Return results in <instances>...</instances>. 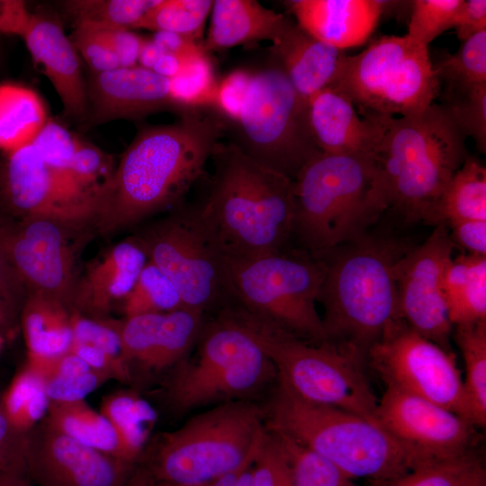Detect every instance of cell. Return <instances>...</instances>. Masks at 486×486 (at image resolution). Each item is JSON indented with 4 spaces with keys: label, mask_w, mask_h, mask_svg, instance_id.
<instances>
[{
    "label": "cell",
    "mask_w": 486,
    "mask_h": 486,
    "mask_svg": "<svg viewBox=\"0 0 486 486\" xmlns=\"http://www.w3.org/2000/svg\"><path fill=\"white\" fill-rule=\"evenodd\" d=\"M80 228L51 218H29L11 223L1 234L11 262L29 292L42 294L70 310L76 284L72 229Z\"/></svg>",
    "instance_id": "obj_18"
},
{
    "label": "cell",
    "mask_w": 486,
    "mask_h": 486,
    "mask_svg": "<svg viewBox=\"0 0 486 486\" xmlns=\"http://www.w3.org/2000/svg\"><path fill=\"white\" fill-rule=\"evenodd\" d=\"M453 243L470 254L486 256V220H454L445 224Z\"/></svg>",
    "instance_id": "obj_54"
},
{
    "label": "cell",
    "mask_w": 486,
    "mask_h": 486,
    "mask_svg": "<svg viewBox=\"0 0 486 486\" xmlns=\"http://www.w3.org/2000/svg\"><path fill=\"white\" fill-rule=\"evenodd\" d=\"M224 258L232 304L302 340L326 341L316 309L326 273L320 256L288 247Z\"/></svg>",
    "instance_id": "obj_6"
},
{
    "label": "cell",
    "mask_w": 486,
    "mask_h": 486,
    "mask_svg": "<svg viewBox=\"0 0 486 486\" xmlns=\"http://www.w3.org/2000/svg\"><path fill=\"white\" fill-rule=\"evenodd\" d=\"M217 86L207 54L187 60L180 73L169 79L171 96L183 110L212 106Z\"/></svg>",
    "instance_id": "obj_42"
},
{
    "label": "cell",
    "mask_w": 486,
    "mask_h": 486,
    "mask_svg": "<svg viewBox=\"0 0 486 486\" xmlns=\"http://www.w3.org/2000/svg\"><path fill=\"white\" fill-rule=\"evenodd\" d=\"M266 427L321 456L348 477L380 482L426 464L377 420L304 400L277 382Z\"/></svg>",
    "instance_id": "obj_5"
},
{
    "label": "cell",
    "mask_w": 486,
    "mask_h": 486,
    "mask_svg": "<svg viewBox=\"0 0 486 486\" xmlns=\"http://www.w3.org/2000/svg\"><path fill=\"white\" fill-rule=\"evenodd\" d=\"M285 4L305 32L341 50L364 44L383 14L379 0H292Z\"/></svg>",
    "instance_id": "obj_24"
},
{
    "label": "cell",
    "mask_w": 486,
    "mask_h": 486,
    "mask_svg": "<svg viewBox=\"0 0 486 486\" xmlns=\"http://www.w3.org/2000/svg\"><path fill=\"white\" fill-rule=\"evenodd\" d=\"M79 139L67 127L50 118L32 145L52 170L76 185L70 176V164Z\"/></svg>",
    "instance_id": "obj_47"
},
{
    "label": "cell",
    "mask_w": 486,
    "mask_h": 486,
    "mask_svg": "<svg viewBox=\"0 0 486 486\" xmlns=\"http://www.w3.org/2000/svg\"><path fill=\"white\" fill-rule=\"evenodd\" d=\"M210 14L202 43L206 54L254 41L273 42L287 18L255 0H215Z\"/></svg>",
    "instance_id": "obj_26"
},
{
    "label": "cell",
    "mask_w": 486,
    "mask_h": 486,
    "mask_svg": "<svg viewBox=\"0 0 486 486\" xmlns=\"http://www.w3.org/2000/svg\"><path fill=\"white\" fill-rule=\"evenodd\" d=\"M50 120L39 94L14 82L0 84V150L12 153L31 145Z\"/></svg>",
    "instance_id": "obj_29"
},
{
    "label": "cell",
    "mask_w": 486,
    "mask_h": 486,
    "mask_svg": "<svg viewBox=\"0 0 486 486\" xmlns=\"http://www.w3.org/2000/svg\"><path fill=\"white\" fill-rule=\"evenodd\" d=\"M371 486H486V468L473 450L461 455L434 460L408 472Z\"/></svg>",
    "instance_id": "obj_33"
},
{
    "label": "cell",
    "mask_w": 486,
    "mask_h": 486,
    "mask_svg": "<svg viewBox=\"0 0 486 486\" xmlns=\"http://www.w3.org/2000/svg\"><path fill=\"white\" fill-rule=\"evenodd\" d=\"M436 76L447 86V94L486 83V31L462 42L453 55L433 66Z\"/></svg>",
    "instance_id": "obj_39"
},
{
    "label": "cell",
    "mask_w": 486,
    "mask_h": 486,
    "mask_svg": "<svg viewBox=\"0 0 486 486\" xmlns=\"http://www.w3.org/2000/svg\"><path fill=\"white\" fill-rule=\"evenodd\" d=\"M49 406L42 381L27 366L14 380L1 405L10 421L24 433L45 418Z\"/></svg>",
    "instance_id": "obj_40"
},
{
    "label": "cell",
    "mask_w": 486,
    "mask_h": 486,
    "mask_svg": "<svg viewBox=\"0 0 486 486\" xmlns=\"http://www.w3.org/2000/svg\"><path fill=\"white\" fill-rule=\"evenodd\" d=\"M90 29L94 30L110 47L116 56L120 67L130 68L138 65L139 55L145 40L143 37L133 32L130 29Z\"/></svg>",
    "instance_id": "obj_53"
},
{
    "label": "cell",
    "mask_w": 486,
    "mask_h": 486,
    "mask_svg": "<svg viewBox=\"0 0 486 486\" xmlns=\"http://www.w3.org/2000/svg\"><path fill=\"white\" fill-rule=\"evenodd\" d=\"M177 290L184 308L206 313L232 304L225 258L197 206L179 207L135 236Z\"/></svg>",
    "instance_id": "obj_13"
},
{
    "label": "cell",
    "mask_w": 486,
    "mask_h": 486,
    "mask_svg": "<svg viewBox=\"0 0 486 486\" xmlns=\"http://www.w3.org/2000/svg\"><path fill=\"white\" fill-rule=\"evenodd\" d=\"M31 15L24 1L0 0V33L22 37Z\"/></svg>",
    "instance_id": "obj_56"
},
{
    "label": "cell",
    "mask_w": 486,
    "mask_h": 486,
    "mask_svg": "<svg viewBox=\"0 0 486 486\" xmlns=\"http://www.w3.org/2000/svg\"><path fill=\"white\" fill-rule=\"evenodd\" d=\"M204 315L187 308L166 312L147 371L159 372L185 358L200 337Z\"/></svg>",
    "instance_id": "obj_36"
},
{
    "label": "cell",
    "mask_w": 486,
    "mask_h": 486,
    "mask_svg": "<svg viewBox=\"0 0 486 486\" xmlns=\"http://www.w3.org/2000/svg\"><path fill=\"white\" fill-rule=\"evenodd\" d=\"M374 156L320 152L292 181V239L317 255L363 236Z\"/></svg>",
    "instance_id": "obj_9"
},
{
    "label": "cell",
    "mask_w": 486,
    "mask_h": 486,
    "mask_svg": "<svg viewBox=\"0 0 486 486\" xmlns=\"http://www.w3.org/2000/svg\"><path fill=\"white\" fill-rule=\"evenodd\" d=\"M0 486H33L27 475L0 476Z\"/></svg>",
    "instance_id": "obj_60"
},
{
    "label": "cell",
    "mask_w": 486,
    "mask_h": 486,
    "mask_svg": "<svg viewBox=\"0 0 486 486\" xmlns=\"http://www.w3.org/2000/svg\"><path fill=\"white\" fill-rule=\"evenodd\" d=\"M272 43L273 59L304 103L334 83L346 57L344 50L315 39L289 17Z\"/></svg>",
    "instance_id": "obj_25"
},
{
    "label": "cell",
    "mask_w": 486,
    "mask_h": 486,
    "mask_svg": "<svg viewBox=\"0 0 486 486\" xmlns=\"http://www.w3.org/2000/svg\"><path fill=\"white\" fill-rule=\"evenodd\" d=\"M26 433L19 430L0 405V476L27 475Z\"/></svg>",
    "instance_id": "obj_50"
},
{
    "label": "cell",
    "mask_w": 486,
    "mask_h": 486,
    "mask_svg": "<svg viewBox=\"0 0 486 486\" xmlns=\"http://www.w3.org/2000/svg\"><path fill=\"white\" fill-rule=\"evenodd\" d=\"M108 380L105 374L91 370L82 374L41 381L50 401L69 402L84 400Z\"/></svg>",
    "instance_id": "obj_52"
},
{
    "label": "cell",
    "mask_w": 486,
    "mask_h": 486,
    "mask_svg": "<svg viewBox=\"0 0 486 486\" xmlns=\"http://www.w3.org/2000/svg\"><path fill=\"white\" fill-rule=\"evenodd\" d=\"M22 38L34 64L58 95L64 116L86 121L87 90L80 57L58 17L47 11L32 13Z\"/></svg>",
    "instance_id": "obj_21"
},
{
    "label": "cell",
    "mask_w": 486,
    "mask_h": 486,
    "mask_svg": "<svg viewBox=\"0 0 486 486\" xmlns=\"http://www.w3.org/2000/svg\"><path fill=\"white\" fill-rule=\"evenodd\" d=\"M392 240L365 238L317 254L326 266L318 302L326 341L367 364V354L385 329L400 320L395 266L407 251Z\"/></svg>",
    "instance_id": "obj_4"
},
{
    "label": "cell",
    "mask_w": 486,
    "mask_h": 486,
    "mask_svg": "<svg viewBox=\"0 0 486 486\" xmlns=\"http://www.w3.org/2000/svg\"><path fill=\"white\" fill-rule=\"evenodd\" d=\"M445 105L462 133L473 140L478 149L486 150V83L448 93Z\"/></svg>",
    "instance_id": "obj_43"
},
{
    "label": "cell",
    "mask_w": 486,
    "mask_h": 486,
    "mask_svg": "<svg viewBox=\"0 0 486 486\" xmlns=\"http://www.w3.org/2000/svg\"><path fill=\"white\" fill-rule=\"evenodd\" d=\"M230 129L236 135L232 141L244 152L292 181L320 153L309 130L306 103L274 60L265 68L248 71Z\"/></svg>",
    "instance_id": "obj_12"
},
{
    "label": "cell",
    "mask_w": 486,
    "mask_h": 486,
    "mask_svg": "<svg viewBox=\"0 0 486 486\" xmlns=\"http://www.w3.org/2000/svg\"><path fill=\"white\" fill-rule=\"evenodd\" d=\"M170 124L141 128L104 189L92 221L110 234L177 205L202 176L228 123L212 106L184 110Z\"/></svg>",
    "instance_id": "obj_1"
},
{
    "label": "cell",
    "mask_w": 486,
    "mask_h": 486,
    "mask_svg": "<svg viewBox=\"0 0 486 486\" xmlns=\"http://www.w3.org/2000/svg\"><path fill=\"white\" fill-rule=\"evenodd\" d=\"M70 324L73 341L94 346L112 358L127 364L122 356V322L88 317L76 311H70Z\"/></svg>",
    "instance_id": "obj_49"
},
{
    "label": "cell",
    "mask_w": 486,
    "mask_h": 486,
    "mask_svg": "<svg viewBox=\"0 0 486 486\" xmlns=\"http://www.w3.org/2000/svg\"><path fill=\"white\" fill-rule=\"evenodd\" d=\"M367 366L386 387L426 399L473 425L454 354L415 332L401 319L369 349Z\"/></svg>",
    "instance_id": "obj_14"
},
{
    "label": "cell",
    "mask_w": 486,
    "mask_h": 486,
    "mask_svg": "<svg viewBox=\"0 0 486 486\" xmlns=\"http://www.w3.org/2000/svg\"><path fill=\"white\" fill-rule=\"evenodd\" d=\"M29 290L0 241V336L14 338L21 328Z\"/></svg>",
    "instance_id": "obj_45"
},
{
    "label": "cell",
    "mask_w": 486,
    "mask_h": 486,
    "mask_svg": "<svg viewBox=\"0 0 486 486\" xmlns=\"http://www.w3.org/2000/svg\"><path fill=\"white\" fill-rule=\"evenodd\" d=\"M251 486H294L288 459L266 428L251 465Z\"/></svg>",
    "instance_id": "obj_48"
},
{
    "label": "cell",
    "mask_w": 486,
    "mask_h": 486,
    "mask_svg": "<svg viewBox=\"0 0 486 486\" xmlns=\"http://www.w3.org/2000/svg\"><path fill=\"white\" fill-rule=\"evenodd\" d=\"M467 157L465 136L445 104L391 118L374 155L366 225L389 208L409 221L425 222Z\"/></svg>",
    "instance_id": "obj_2"
},
{
    "label": "cell",
    "mask_w": 486,
    "mask_h": 486,
    "mask_svg": "<svg viewBox=\"0 0 486 486\" xmlns=\"http://www.w3.org/2000/svg\"><path fill=\"white\" fill-rule=\"evenodd\" d=\"M122 302L126 318L140 314L166 313L184 308L171 281L148 260Z\"/></svg>",
    "instance_id": "obj_38"
},
{
    "label": "cell",
    "mask_w": 486,
    "mask_h": 486,
    "mask_svg": "<svg viewBox=\"0 0 486 486\" xmlns=\"http://www.w3.org/2000/svg\"><path fill=\"white\" fill-rule=\"evenodd\" d=\"M87 125L114 120H141L160 112L181 109L173 100L169 79L139 65L91 73L86 83Z\"/></svg>",
    "instance_id": "obj_20"
},
{
    "label": "cell",
    "mask_w": 486,
    "mask_h": 486,
    "mask_svg": "<svg viewBox=\"0 0 486 486\" xmlns=\"http://www.w3.org/2000/svg\"><path fill=\"white\" fill-rule=\"evenodd\" d=\"M454 220H486V168L469 156L453 176L425 223L436 226Z\"/></svg>",
    "instance_id": "obj_30"
},
{
    "label": "cell",
    "mask_w": 486,
    "mask_h": 486,
    "mask_svg": "<svg viewBox=\"0 0 486 486\" xmlns=\"http://www.w3.org/2000/svg\"><path fill=\"white\" fill-rule=\"evenodd\" d=\"M69 38L91 73L105 72L120 67L114 53L94 30L76 27Z\"/></svg>",
    "instance_id": "obj_51"
},
{
    "label": "cell",
    "mask_w": 486,
    "mask_h": 486,
    "mask_svg": "<svg viewBox=\"0 0 486 486\" xmlns=\"http://www.w3.org/2000/svg\"><path fill=\"white\" fill-rule=\"evenodd\" d=\"M213 175L200 217L225 257H249L290 247L292 181L233 141L212 153Z\"/></svg>",
    "instance_id": "obj_3"
},
{
    "label": "cell",
    "mask_w": 486,
    "mask_h": 486,
    "mask_svg": "<svg viewBox=\"0 0 486 486\" xmlns=\"http://www.w3.org/2000/svg\"><path fill=\"white\" fill-rule=\"evenodd\" d=\"M225 310L270 359L277 382L296 396L375 419L378 400L366 374L367 364L355 354L328 341L302 340L237 305Z\"/></svg>",
    "instance_id": "obj_8"
},
{
    "label": "cell",
    "mask_w": 486,
    "mask_h": 486,
    "mask_svg": "<svg viewBox=\"0 0 486 486\" xmlns=\"http://www.w3.org/2000/svg\"><path fill=\"white\" fill-rule=\"evenodd\" d=\"M310 132L323 153L375 155L392 117H363L342 93L328 87L306 103Z\"/></svg>",
    "instance_id": "obj_22"
},
{
    "label": "cell",
    "mask_w": 486,
    "mask_h": 486,
    "mask_svg": "<svg viewBox=\"0 0 486 486\" xmlns=\"http://www.w3.org/2000/svg\"><path fill=\"white\" fill-rule=\"evenodd\" d=\"M42 420L49 427L86 446L124 461L114 428L85 400L69 402L50 401L47 414Z\"/></svg>",
    "instance_id": "obj_31"
},
{
    "label": "cell",
    "mask_w": 486,
    "mask_h": 486,
    "mask_svg": "<svg viewBox=\"0 0 486 486\" xmlns=\"http://www.w3.org/2000/svg\"><path fill=\"white\" fill-rule=\"evenodd\" d=\"M251 465L240 476L238 486H251Z\"/></svg>",
    "instance_id": "obj_61"
},
{
    "label": "cell",
    "mask_w": 486,
    "mask_h": 486,
    "mask_svg": "<svg viewBox=\"0 0 486 486\" xmlns=\"http://www.w3.org/2000/svg\"><path fill=\"white\" fill-rule=\"evenodd\" d=\"M428 47L403 36H383L346 55L329 86L346 95L363 117H405L434 104L439 80Z\"/></svg>",
    "instance_id": "obj_11"
},
{
    "label": "cell",
    "mask_w": 486,
    "mask_h": 486,
    "mask_svg": "<svg viewBox=\"0 0 486 486\" xmlns=\"http://www.w3.org/2000/svg\"><path fill=\"white\" fill-rule=\"evenodd\" d=\"M195 355L180 361L166 382V399L176 413L212 402L243 400L276 371L252 336L225 310L203 326Z\"/></svg>",
    "instance_id": "obj_10"
},
{
    "label": "cell",
    "mask_w": 486,
    "mask_h": 486,
    "mask_svg": "<svg viewBox=\"0 0 486 486\" xmlns=\"http://www.w3.org/2000/svg\"><path fill=\"white\" fill-rule=\"evenodd\" d=\"M148 260L135 237L116 244L76 281L70 311L104 319L130 293Z\"/></svg>",
    "instance_id": "obj_23"
},
{
    "label": "cell",
    "mask_w": 486,
    "mask_h": 486,
    "mask_svg": "<svg viewBox=\"0 0 486 486\" xmlns=\"http://www.w3.org/2000/svg\"><path fill=\"white\" fill-rule=\"evenodd\" d=\"M25 462L33 486H124L133 467L76 441L43 420L26 433Z\"/></svg>",
    "instance_id": "obj_19"
},
{
    "label": "cell",
    "mask_w": 486,
    "mask_h": 486,
    "mask_svg": "<svg viewBox=\"0 0 486 486\" xmlns=\"http://www.w3.org/2000/svg\"><path fill=\"white\" fill-rule=\"evenodd\" d=\"M158 0H67L65 15L76 27L134 29Z\"/></svg>",
    "instance_id": "obj_35"
},
{
    "label": "cell",
    "mask_w": 486,
    "mask_h": 486,
    "mask_svg": "<svg viewBox=\"0 0 486 486\" xmlns=\"http://www.w3.org/2000/svg\"><path fill=\"white\" fill-rule=\"evenodd\" d=\"M115 167L112 157L95 145L79 139L70 164V176L83 191L95 196L97 202Z\"/></svg>",
    "instance_id": "obj_46"
},
{
    "label": "cell",
    "mask_w": 486,
    "mask_h": 486,
    "mask_svg": "<svg viewBox=\"0 0 486 486\" xmlns=\"http://www.w3.org/2000/svg\"><path fill=\"white\" fill-rule=\"evenodd\" d=\"M3 476V475H2Z\"/></svg>",
    "instance_id": "obj_63"
},
{
    "label": "cell",
    "mask_w": 486,
    "mask_h": 486,
    "mask_svg": "<svg viewBox=\"0 0 486 486\" xmlns=\"http://www.w3.org/2000/svg\"><path fill=\"white\" fill-rule=\"evenodd\" d=\"M453 29L462 42L486 31V1L463 0Z\"/></svg>",
    "instance_id": "obj_55"
},
{
    "label": "cell",
    "mask_w": 486,
    "mask_h": 486,
    "mask_svg": "<svg viewBox=\"0 0 486 486\" xmlns=\"http://www.w3.org/2000/svg\"><path fill=\"white\" fill-rule=\"evenodd\" d=\"M164 486H170V485L165 484Z\"/></svg>",
    "instance_id": "obj_62"
},
{
    "label": "cell",
    "mask_w": 486,
    "mask_h": 486,
    "mask_svg": "<svg viewBox=\"0 0 486 486\" xmlns=\"http://www.w3.org/2000/svg\"><path fill=\"white\" fill-rule=\"evenodd\" d=\"M463 0L412 1L407 35L426 46L445 31L453 29Z\"/></svg>",
    "instance_id": "obj_44"
},
{
    "label": "cell",
    "mask_w": 486,
    "mask_h": 486,
    "mask_svg": "<svg viewBox=\"0 0 486 486\" xmlns=\"http://www.w3.org/2000/svg\"><path fill=\"white\" fill-rule=\"evenodd\" d=\"M453 328L454 340L464 364V392L476 428L486 425V320L458 325Z\"/></svg>",
    "instance_id": "obj_34"
},
{
    "label": "cell",
    "mask_w": 486,
    "mask_h": 486,
    "mask_svg": "<svg viewBox=\"0 0 486 486\" xmlns=\"http://www.w3.org/2000/svg\"><path fill=\"white\" fill-rule=\"evenodd\" d=\"M163 53L165 52L152 39H145L139 55L138 65L152 70Z\"/></svg>",
    "instance_id": "obj_59"
},
{
    "label": "cell",
    "mask_w": 486,
    "mask_h": 486,
    "mask_svg": "<svg viewBox=\"0 0 486 486\" xmlns=\"http://www.w3.org/2000/svg\"><path fill=\"white\" fill-rule=\"evenodd\" d=\"M444 295L453 327L486 320V256H452L443 278Z\"/></svg>",
    "instance_id": "obj_28"
},
{
    "label": "cell",
    "mask_w": 486,
    "mask_h": 486,
    "mask_svg": "<svg viewBox=\"0 0 486 486\" xmlns=\"http://www.w3.org/2000/svg\"><path fill=\"white\" fill-rule=\"evenodd\" d=\"M212 3L211 0H158L134 29L172 32L198 42Z\"/></svg>",
    "instance_id": "obj_37"
},
{
    "label": "cell",
    "mask_w": 486,
    "mask_h": 486,
    "mask_svg": "<svg viewBox=\"0 0 486 486\" xmlns=\"http://www.w3.org/2000/svg\"><path fill=\"white\" fill-rule=\"evenodd\" d=\"M266 431V410L245 400L223 402L163 434L154 475L170 486H206L251 464Z\"/></svg>",
    "instance_id": "obj_7"
},
{
    "label": "cell",
    "mask_w": 486,
    "mask_h": 486,
    "mask_svg": "<svg viewBox=\"0 0 486 486\" xmlns=\"http://www.w3.org/2000/svg\"><path fill=\"white\" fill-rule=\"evenodd\" d=\"M454 247L447 226L440 223L421 245L408 249L395 266L400 319L415 332L451 353L454 327L443 278Z\"/></svg>",
    "instance_id": "obj_15"
},
{
    "label": "cell",
    "mask_w": 486,
    "mask_h": 486,
    "mask_svg": "<svg viewBox=\"0 0 486 486\" xmlns=\"http://www.w3.org/2000/svg\"><path fill=\"white\" fill-rule=\"evenodd\" d=\"M375 419L424 463L476 450L475 426L456 413L421 397L386 387Z\"/></svg>",
    "instance_id": "obj_17"
},
{
    "label": "cell",
    "mask_w": 486,
    "mask_h": 486,
    "mask_svg": "<svg viewBox=\"0 0 486 486\" xmlns=\"http://www.w3.org/2000/svg\"><path fill=\"white\" fill-rule=\"evenodd\" d=\"M151 39L164 52L176 55L185 61L199 55L206 54L202 50V43L179 34L157 32Z\"/></svg>",
    "instance_id": "obj_57"
},
{
    "label": "cell",
    "mask_w": 486,
    "mask_h": 486,
    "mask_svg": "<svg viewBox=\"0 0 486 486\" xmlns=\"http://www.w3.org/2000/svg\"><path fill=\"white\" fill-rule=\"evenodd\" d=\"M186 61L176 55L163 53L152 70L158 75L171 79L177 76Z\"/></svg>",
    "instance_id": "obj_58"
},
{
    "label": "cell",
    "mask_w": 486,
    "mask_h": 486,
    "mask_svg": "<svg viewBox=\"0 0 486 486\" xmlns=\"http://www.w3.org/2000/svg\"><path fill=\"white\" fill-rule=\"evenodd\" d=\"M100 413L114 428L123 460L133 464L157 420L155 410L134 393L118 392L103 399Z\"/></svg>",
    "instance_id": "obj_32"
},
{
    "label": "cell",
    "mask_w": 486,
    "mask_h": 486,
    "mask_svg": "<svg viewBox=\"0 0 486 486\" xmlns=\"http://www.w3.org/2000/svg\"><path fill=\"white\" fill-rule=\"evenodd\" d=\"M0 200L22 220L51 218L82 227L93 221L97 198L52 170L31 144L4 154Z\"/></svg>",
    "instance_id": "obj_16"
},
{
    "label": "cell",
    "mask_w": 486,
    "mask_h": 486,
    "mask_svg": "<svg viewBox=\"0 0 486 486\" xmlns=\"http://www.w3.org/2000/svg\"><path fill=\"white\" fill-rule=\"evenodd\" d=\"M21 328L28 348V361L50 359L68 352L73 342L70 310L61 302L30 292Z\"/></svg>",
    "instance_id": "obj_27"
},
{
    "label": "cell",
    "mask_w": 486,
    "mask_h": 486,
    "mask_svg": "<svg viewBox=\"0 0 486 486\" xmlns=\"http://www.w3.org/2000/svg\"><path fill=\"white\" fill-rule=\"evenodd\" d=\"M270 432L288 459L294 486H358L354 479L295 440Z\"/></svg>",
    "instance_id": "obj_41"
}]
</instances>
